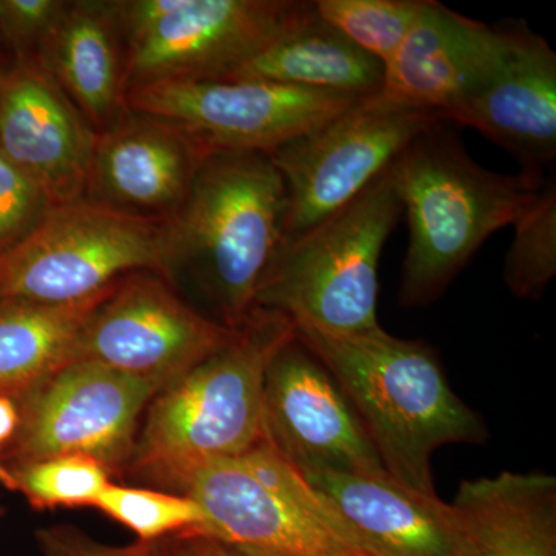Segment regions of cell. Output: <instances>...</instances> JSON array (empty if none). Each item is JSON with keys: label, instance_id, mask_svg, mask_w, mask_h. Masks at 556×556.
<instances>
[{"label": "cell", "instance_id": "obj_1", "mask_svg": "<svg viewBox=\"0 0 556 556\" xmlns=\"http://www.w3.org/2000/svg\"><path fill=\"white\" fill-rule=\"evenodd\" d=\"M295 336L327 368L367 431L391 478L437 495L431 457L448 444H484L481 417L456 396L437 353L419 340L379 329L332 334L294 325Z\"/></svg>", "mask_w": 556, "mask_h": 556}, {"label": "cell", "instance_id": "obj_2", "mask_svg": "<svg viewBox=\"0 0 556 556\" xmlns=\"http://www.w3.org/2000/svg\"><path fill=\"white\" fill-rule=\"evenodd\" d=\"M292 340L291 318L255 306L228 345L150 401L127 466L144 481L182 490L197 468L265 441L266 372Z\"/></svg>", "mask_w": 556, "mask_h": 556}, {"label": "cell", "instance_id": "obj_3", "mask_svg": "<svg viewBox=\"0 0 556 556\" xmlns=\"http://www.w3.org/2000/svg\"><path fill=\"white\" fill-rule=\"evenodd\" d=\"M444 123L413 139L391 164L409 229L399 288L404 308L441 298L482 244L514 225L544 185L479 166Z\"/></svg>", "mask_w": 556, "mask_h": 556}, {"label": "cell", "instance_id": "obj_4", "mask_svg": "<svg viewBox=\"0 0 556 556\" xmlns=\"http://www.w3.org/2000/svg\"><path fill=\"white\" fill-rule=\"evenodd\" d=\"M287 190L268 153L215 152L201 164L169 222L170 276L189 268L222 325L239 329L283 240Z\"/></svg>", "mask_w": 556, "mask_h": 556}, {"label": "cell", "instance_id": "obj_5", "mask_svg": "<svg viewBox=\"0 0 556 556\" xmlns=\"http://www.w3.org/2000/svg\"><path fill=\"white\" fill-rule=\"evenodd\" d=\"M402 212L390 166L345 206L278 247L255 306L332 334L379 331L380 255Z\"/></svg>", "mask_w": 556, "mask_h": 556}, {"label": "cell", "instance_id": "obj_6", "mask_svg": "<svg viewBox=\"0 0 556 556\" xmlns=\"http://www.w3.org/2000/svg\"><path fill=\"white\" fill-rule=\"evenodd\" d=\"M135 273L170 277L169 222L80 199L0 254V302H79Z\"/></svg>", "mask_w": 556, "mask_h": 556}, {"label": "cell", "instance_id": "obj_7", "mask_svg": "<svg viewBox=\"0 0 556 556\" xmlns=\"http://www.w3.org/2000/svg\"><path fill=\"white\" fill-rule=\"evenodd\" d=\"M181 492L203 511L201 538L288 556H362L309 482L269 442L204 464Z\"/></svg>", "mask_w": 556, "mask_h": 556}, {"label": "cell", "instance_id": "obj_8", "mask_svg": "<svg viewBox=\"0 0 556 556\" xmlns=\"http://www.w3.org/2000/svg\"><path fill=\"white\" fill-rule=\"evenodd\" d=\"M364 100L258 79L163 80L127 91L130 110L170 121L206 155H270Z\"/></svg>", "mask_w": 556, "mask_h": 556}, {"label": "cell", "instance_id": "obj_9", "mask_svg": "<svg viewBox=\"0 0 556 556\" xmlns=\"http://www.w3.org/2000/svg\"><path fill=\"white\" fill-rule=\"evenodd\" d=\"M159 383L94 362L56 369L17 401L20 427L5 447V464L83 455L110 477L129 464L138 422Z\"/></svg>", "mask_w": 556, "mask_h": 556}, {"label": "cell", "instance_id": "obj_10", "mask_svg": "<svg viewBox=\"0 0 556 556\" xmlns=\"http://www.w3.org/2000/svg\"><path fill=\"white\" fill-rule=\"evenodd\" d=\"M439 121L434 112L367 98L270 153L287 190L281 243L345 206Z\"/></svg>", "mask_w": 556, "mask_h": 556}, {"label": "cell", "instance_id": "obj_11", "mask_svg": "<svg viewBox=\"0 0 556 556\" xmlns=\"http://www.w3.org/2000/svg\"><path fill=\"white\" fill-rule=\"evenodd\" d=\"M236 331L182 302L166 278L135 273L91 314L65 365L94 362L163 390L228 345Z\"/></svg>", "mask_w": 556, "mask_h": 556}, {"label": "cell", "instance_id": "obj_12", "mask_svg": "<svg viewBox=\"0 0 556 556\" xmlns=\"http://www.w3.org/2000/svg\"><path fill=\"white\" fill-rule=\"evenodd\" d=\"M313 9L294 0H181L126 40V89L163 80L222 79L254 60Z\"/></svg>", "mask_w": 556, "mask_h": 556}, {"label": "cell", "instance_id": "obj_13", "mask_svg": "<svg viewBox=\"0 0 556 556\" xmlns=\"http://www.w3.org/2000/svg\"><path fill=\"white\" fill-rule=\"evenodd\" d=\"M263 412L265 441L300 473H387L353 405L298 336L270 362Z\"/></svg>", "mask_w": 556, "mask_h": 556}, {"label": "cell", "instance_id": "obj_14", "mask_svg": "<svg viewBox=\"0 0 556 556\" xmlns=\"http://www.w3.org/2000/svg\"><path fill=\"white\" fill-rule=\"evenodd\" d=\"M97 138L36 54L0 67V149L53 206L86 197Z\"/></svg>", "mask_w": 556, "mask_h": 556}, {"label": "cell", "instance_id": "obj_15", "mask_svg": "<svg viewBox=\"0 0 556 556\" xmlns=\"http://www.w3.org/2000/svg\"><path fill=\"white\" fill-rule=\"evenodd\" d=\"M517 25L492 28L439 2L420 0L412 30L386 65L371 101L383 108L424 110L445 119L468 94L503 67Z\"/></svg>", "mask_w": 556, "mask_h": 556}, {"label": "cell", "instance_id": "obj_16", "mask_svg": "<svg viewBox=\"0 0 556 556\" xmlns=\"http://www.w3.org/2000/svg\"><path fill=\"white\" fill-rule=\"evenodd\" d=\"M362 556H460L463 530L452 504L388 473L303 471Z\"/></svg>", "mask_w": 556, "mask_h": 556}, {"label": "cell", "instance_id": "obj_17", "mask_svg": "<svg viewBox=\"0 0 556 556\" xmlns=\"http://www.w3.org/2000/svg\"><path fill=\"white\" fill-rule=\"evenodd\" d=\"M207 156L170 121L129 110L98 134L84 199L169 219Z\"/></svg>", "mask_w": 556, "mask_h": 556}, {"label": "cell", "instance_id": "obj_18", "mask_svg": "<svg viewBox=\"0 0 556 556\" xmlns=\"http://www.w3.org/2000/svg\"><path fill=\"white\" fill-rule=\"evenodd\" d=\"M445 121L473 127L543 185L556 156V54L540 35L517 25L507 61Z\"/></svg>", "mask_w": 556, "mask_h": 556}, {"label": "cell", "instance_id": "obj_19", "mask_svg": "<svg viewBox=\"0 0 556 556\" xmlns=\"http://www.w3.org/2000/svg\"><path fill=\"white\" fill-rule=\"evenodd\" d=\"M36 56L97 134L129 112L118 0L65 2Z\"/></svg>", "mask_w": 556, "mask_h": 556}, {"label": "cell", "instance_id": "obj_20", "mask_svg": "<svg viewBox=\"0 0 556 556\" xmlns=\"http://www.w3.org/2000/svg\"><path fill=\"white\" fill-rule=\"evenodd\" d=\"M460 556H556V478L503 471L460 484Z\"/></svg>", "mask_w": 556, "mask_h": 556}, {"label": "cell", "instance_id": "obj_21", "mask_svg": "<svg viewBox=\"0 0 556 556\" xmlns=\"http://www.w3.org/2000/svg\"><path fill=\"white\" fill-rule=\"evenodd\" d=\"M386 65L354 46L316 7L254 60L222 79H258L354 98L378 94Z\"/></svg>", "mask_w": 556, "mask_h": 556}, {"label": "cell", "instance_id": "obj_22", "mask_svg": "<svg viewBox=\"0 0 556 556\" xmlns=\"http://www.w3.org/2000/svg\"><path fill=\"white\" fill-rule=\"evenodd\" d=\"M116 283L79 302H0V396L20 401L67 364L73 343Z\"/></svg>", "mask_w": 556, "mask_h": 556}, {"label": "cell", "instance_id": "obj_23", "mask_svg": "<svg viewBox=\"0 0 556 556\" xmlns=\"http://www.w3.org/2000/svg\"><path fill=\"white\" fill-rule=\"evenodd\" d=\"M0 482L21 493L36 510H53L93 507L110 484V473L93 457L67 455L0 464Z\"/></svg>", "mask_w": 556, "mask_h": 556}, {"label": "cell", "instance_id": "obj_24", "mask_svg": "<svg viewBox=\"0 0 556 556\" xmlns=\"http://www.w3.org/2000/svg\"><path fill=\"white\" fill-rule=\"evenodd\" d=\"M94 508L129 529L142 543L203 535V511L192 497L138 486L110 484Z\"/></svg>", "mask_w": 556, "mask_h": 556}, {"label": "cell", "instance_id": "obj_25", "mask_svg": "<svg viewBox=\"0 0 556 556\" xmlns=\"http://www.w3.org/2000/svg\"><path fill=\"white\" fill-rule=\"evenodd\" d=\"M515 236L504 263L511 294L540 300L556 274V188L544 182L533 203L514 223Z\"/></svg>", "mask_w": 556, "mask_h": 556}, {"label": "cell", "instance_id": "obj_26", "mask_svg": "<svg viewBox=\"0 0 556 556\" xmlns=\"http://www.w3.org/2000/svg\"><path fill=\"white\" fill-rule=\"evenodd\" d=\"M318 16L387 65L415 24L420 0H317Z\"/></svg>", "mask_w": 556, "mask_h": 556}, {"label": "cell", "instance_id": "obj_27", "mask_svg": "<svg viewBox=\"0 0 556 556\" xmlns=\"http://www.w3.org/2000/svg\"><path fill=\"white\" fill-rule=\"evenodd\" d=\"M50 207L39 186L0 149V254L24 240Z\"/></svg>", "mask_w": 556, "mask_h": 556}, {"label": "cell", "instance_id": "obj_28", "mask_svg": "<svg viewBox=\"0 0 556 556\" xmlns=\"http://www.w3.org/2000/svg\"><path fill=\"white\" fill-rule=\"evenodd\" d=\"M64 5L62 0H2L0 39L14 50V58L33 56Z\"/></svg>", "mask_w": 556, "mask_h": 556}, {"label": "cell", "instance_id": "obj_29", "mask_svg": "<svg viewBox=\"0 0 556 556\" xmlns=\"http://www.w3.org/2000/svg\"><path fill=\"white\" fill-rule=\"evenodd\" d=\"M36 540L42 556H178L177 538L118 547L98 543L76 527L50 526L38 530Z\"/></svg>", "mask_w": 556, "mask_h": 556}, {"label": "cell", "instance_id": "obj_30", "mask_svg": "<svg viewBox=\"0 0 556 556\" xmlns=\"http://www.w3.org/2000/svg\"><path fill=\"white\" fill-rule=\"evenodd\" d=\"M190 540H193L204 556H288L277 554V552L263 551V548L222 543V541L211 540V538L192 536Z\"/></svg>", "mask_w": 556, "mask_h": 556}, {"label": "cell", "instance_id": "obj_31", "mask_svg": "<svg viewBox=\"0 0 556 556\" xmlns=\"http://www.w3.org/2000/svg\"><path fill=\"white\" fill-rule=\"evenodd\" d=\"M20 427V408L14 399L0 396V448L7 447Z\"/></svg>", "mask_w": 556, "mask_h": 556}, {"label": "cell", "instance_id": "obj_32", "mask_svg": "<svg viewBox=\"0 0 556 556\" xmlns=\"http://www.w3.org/2000/svg\"><path fill=\"white\" fill-rule=\"evenodd\" d=\"M178 556H204L190 538H177Z\"/></svg>", "mask_w": 556, "mask_h": 556}, {"label": "cell", "instance_id": "obj_33", "mask_svg": "<svg viewBox=\"0 0 556 556\" xmlns=\"http://www.w3.org/2000/svg\"><path fill=\"white\" fill-rule=\"evenodd\" d=\"M0 16H2V0H0Z\"/></svg>", "mask_w": 556, "mask_h": 556}, {"label": "cell", "instance_id": "obj_34", "mask_svg": "<svg viewBox=\"0 0 556 556\" xmlns=\"http://www.w3.org/2000/svg\"><path fill=\"white\" fill-rule=\"evenodd\" d=\"M2 515H3V508H2V506H0V518H2Z\"/></svg>", "mask_w": 556, "mask_h": 556}]
</instances>
